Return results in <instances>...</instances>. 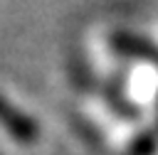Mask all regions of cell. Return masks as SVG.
<instances>
[{
    "label": "cell",
    "mask_w": 158,
    "mask_h": 155,
    "mask_svg": "<svg viewBox=\"0 0 158 155\" xmlns=\"http://www.w3.org/2000/svg\"><path fill=\"white\" fill-rule=\"evenodd\" d=\"M0 125L17 140V143H25V145H32L37 143L40 138V125L27 116L22 113L20 108H15L7 98L0 96Z\"/></svg>",
    "instance_id": "6da1fadb"
}]
</instances>
